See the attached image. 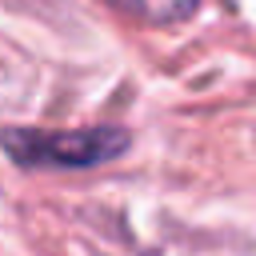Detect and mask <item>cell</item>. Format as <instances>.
Segmentation results:
<instances>
[{
	"label": "cell",
	"mask_w": 256,
	"mask_h": 256,
	"mask_svg": "<svg viewBox=\"0 0 256 256\" xmlns=\"http://www.w3.org/2000/svg\"><path fill=\"white\" fill-rule=\"evenodd\" d=\"M0 148L20 164V168H100L132 148V136L116 124H96V128H28V124H8L0 128Z\"/></svg>",
	"instance_id": "6da1fadb"
},
{
	"label": "cell",
	"mask_w": 256,
	"mask_h": 256,
	"mask_svg": "<svg viewBox=\"0 0 256 256\" xmlns=\"http://www.w3.org/2000/svg\"><path fill=\"white\" fill-rule=\"evenodd\" d=\"M112 8H120L124 16L140 20V24H152V28H168V24H184L200 0H108Z\"/></svg>",
	"instance_id": "7a4b0ae2"
}]
</instances>
